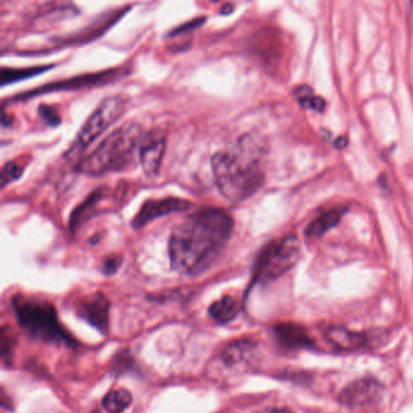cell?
I'll use <instances>...</instances> for the list:
<instances>
[{"label": "cell", "instance_id": "cell-1", "mask_svg": "<svg viewBox=\"0 0 413 413\" xmlns=\"http://www.w3.org/2000/svg\"><path fill=\"white\" fill-rule=\"evenodd\" d=\"M233 227L228 212L218 207H204L184 217L170 235L172 269L187 277L206 272L228 244Z\"/></svg>", "mask_w": 413, "mask_h": 413}, {"label": "cell", "instance_id": "cell-2", "mask_svg": "<svg viewBox=\"0 0 413 413\" xmlns=\"http://www.w3.org/2000/svg\"><path fill=\"white\" fill-rule=\"evenodd\" d=\"M268 143L259 133H244L212 155L213 179L222 195L241 202L262 187Z\"/></svg>", "mask_w": 413, "mask_h": 413}, {"label": "cell", "instance_id": "cell-3", "mask_svg": "<svg viewBox=\"0 0 413 413\" xmlns=\"http://www.w3.org/2000/svg\"><path fill=\"white\" fill-rule=\"evenodd\" d=\"M142 137L138 124L127 122L109 133L94 152L76 163V170L88 176H104L129 169L138 154Z\"/></svg>", "mask_w": 413, "mask_h": 413}, {"label": "cell", "instance_id": "cell-4", "mask_svg": "<svg viewBox=\"0 0 413 413\" xmlns=\"http://www.w3.org/2000/svg\"><path fill=\"white\" fill-rule=\"evenodd\" d=\"M21 329L38 342L75 348L78 342L63 326L51 302L39 297L16 295L11 300Z\"/></svg>", "mask_w": 413, "mask_h": 413}, {"label": "cell", "instance_id": "cell-5", "mask_svg": "<svg viewBox=\"0 0 413 413\" xmlns=\"http://www.w3.org/2000/svg\"><path fill=\"white\" fill-rule=\"evenodd\" d=\"M127 108V101L119 96L106 99L99 104V107L90 114L88 120L76 133L74 141L65 153V158L70 161L83 159L85 150L88 149L99 136L122 117Z\"/></svg>", "mask_w": 413, "mask_h": 413}, {"label": "cell", "instance_id": "cell-6", "mask_svg": "<svg viewBox=\"0 0 413 413\" xmlns=\"http://www.w3.org/2000/svg\"><path fill=\"white\" fill-rule=\"evenodd\" d=\"M300 256V241L289 235L280 241L268 245L254 266V282H272L295 267Z\"/></svg>", "mask_w": 413, "mask_h": 413}, {"label": "cell", "instance_id": "cell-7", "mask_svg": "<svg viewBox=\"0 0 413 413\" xmlns=\"http://www.w3.org/2000/svg\"><path fill=\"white\" fill-rule=\"evenodd\" d=\"M384 388L380 380L362 377L354 380L338 395L339 404L349 409H364L378 404L383 398Z\"/></svg>", "mask_w": 413, "mask_h": 413}, {"label": "cell", "instance_id": "cell-8", "mask_svg": "<svg viewBox=\"0 0 413 413\" xmlns=\"http://www.w3.org/2000/svg\"><path fill=\"white\" fill-rule=\"evenodd\" d=\"M74 308L79 318L85 320L101 334H108L111 303L102 292H96L80 298L76 300Z\"/></svg>", "mask_w": 413, "mask_h": 413}, {"label": "cell", "instance_id": "cell-9", "mask_svg": "<svg viewBox=\"0 0 413 413\" xmlns=\"http://www.w3.org/2000/svg\"><path fill=\"white\" fill-rule=\"evenodd\" d=\"M119 70H109V71L99 72L92 74L79 75L72 79L61 80L51 84L44 85L33 91L17 95L15 99H33L37 95L54 92V91H68V90L83 89L88 86L102 85L111 83L112 80L117 79Z\"/></svg>", "mask_w": 413, "mask_h": 413}, {"label": "cell", "instance_id": "cell-10", "mask_svg": "<svg viewBox=\"0 0 413 413\" xmlns=\"http://www.w3.org/2000/svg\"><path fill=\"white\" fill-rule=\"evenodd\" d=\"M192 206L191 202L181 197H166L161 199H152L143 202L136 216L132 220V227L140 229L160 217L166 216L175 212L187 211Z\"/></svg>", "mask_w": 413, "mask_h": 413}, {"label": "cell", "instance_id": "cell-11", "mask_svg": "<svg viewBox=\"0 0 413 413\" xmlns=\"http://www.w3.org/2000/svg\"><path fill=\"white\" fill-rule=\"evenodd\" d=\"M166 149V137L158 129L150 130L142 137L138 159L147 177H155L159 174L161 161Z\"/></svg>", "mask_w": 413, "mask_h": 413}, {"label": "cell", "instance_id": "cell-12", "mask_svg": "<svg viewBox=\"0 0 413 413\" xmlns=\"http://www.w3.org/2000/svg\"><path fill=\"white\" fill-rule=\"evenodd\" d=\"M274 336L277 342L289 350L314 348V339L305 327L293 323H282L274 326Z\"/></svg>", "mask_w": 413, "mask_h": 413}, {"label": "cell", "instance_id": "cell-13", "mask_svg": "<svg viewBox=\"0 0 413 413\" xmlns=\"http://www.w3.org/2000/svg\"><path fill=\"white\" fill-rule=\"evenodd\" d=\"M325 337L341 352H355L370 344L369 334L352 331L342 326H331L326 330Z\"/></svg>", "mask_w": 413, "mask_h": 413}, {"label": "cell", "instance_id": "cell-14", "mask_svg": "<svg viewBox=\"0 0 413 413\" xmlns=\"http://www.w3.org/2000/svg\"><path fill=\"white\" fill-rule=\"evenodd\" d=\"M256 349H257V342H254L252 339H239L229 343L222 350V365L229 369L240 366L244 362H249L250 357L254 355Z\"/></svg>", "mask_w": 413, "mask_h": 413}, {"label": "cell", "instance_id": "cell-15", "mask_svg": "<svg viewBox=\"0 0 413 413\" xmlns=\"http://www.w3.org/2000/svg\"><path fill=\"white\" fill-rule=\"evenodd\" d=\"M240 311V305L234 297L225 295V296L215 300L209 307V316L217 324L225 325L233 321L238 316Z\"/></svg>", "mask_w": 413, "mask_h": 413}, {"label": "cell", "instance_id": "cell-16", "mask_svg": "<svg viewBox=\"0 0 413 413\" xmlns=\"http://www.w3.org/2000/svg\"><path fill=\"white\" fill-rule=\"evenodd\" d=\"M102 197H104V189L99 188L94 193H91L89 197H86L79 206L75 207L70 217V229L72 233L79 229L85 222L89 221L91 216H94L95 207L99 205V202L102 200Z\"/></svg>", "mask_w": 413, "mask_h": 413}, {"label": "cell", "instance_id": "cell-17", "mask_svg": "<svg viewBox=\"0 0 413 413\" xmlns=\"http://www.w3.org/2000/svg\"><path fill=\"white\" fill-rule=\"evenodd\" d=\"M344 212H346L344 207H334V209L321 213L318 218H315L314 221L308 225V228L305 229V235L308 238H319L327 230L338 225V222L342 220Z\"/></svg>", "mask_w": 413, "mask_h": 413}, {"label": "cell", "instance_id": "cell-18", "mask_svg": "<svg viewBox=\"0 0 413 413\" xmlns=\"http://www.w3.org/2000/svg\"><path fill=\"white\" fill-rule=\"evenodd\" d=\"M131 403V393L124 388H118L104 395L102 407L108 413H124Z\"/></svg>", "mask_w": 413, "mask_h": 413}, {"label": "cell", "instance_id": "cell-19", "mask_svg": "<svg viewBox=\"0 0 413 413\" xmlns=\"http://www.w3.org/2000/svg\"><path fill=\"white\" fill-rule=\"evenodd\" d=\"M50 70V67H32V68H21V70H15V68H6L4 67L1 70V86L4 88L5 85L13 84L19 80L32 78L34 75L40 74L44 72Z\"/></svg>", "mask_w": 413, "mask_h": 413}, {"label": "cell", "instance_id": "cell-20", "mask_svg": "<svg viewBox=\"0 0 413 413\" xmlns=\"http://www.w3.org/2000/svg\"><path fill=\"white\" fill-rule=\"evenodd\" d=\"M295 94H296L297 99L305 108L311 109L315 112H323L326 106V102L324 99L319 97V96H315L311 90L308 86H300L295 90Z\"/></svg>", "mask_w": 413, "mask_h": 413}, {"label": "cell", "instance_id": "cell-21", "mask_svg": "<svg viewBox=\"0 0 413 413\" xmlns=\"http://www.w3.org/2000/svg\"><path fill=\"white\" fill-rule=\"evenodd\" d=\"M24 169L15 161H10L3 166L1 170V187L4 188L8 184H13L16 179H19L22 176Z\"/></svg>", "mask_w": 413, "mask_h": 413}, {"label": "cell", "instance_id": "cell-22", "mask_svg": "<svg viewBox=\"0 0 413 413\" xmlns=\"http://www.w3.org/2000/svg\"><path fill=\"white\" fill-rule=\"evenodd\" d=\"M15 344L16 342H15L14 336L6 326H3V329H1V357H3V362L5 364H8L10 362V357H13Z\"/></svg>", "mask_w": 413, "mask_h": 413}, {"label": "cell", "instance_id": "cell-23", "mask_svg": "<svg viewBox=\"0 0 413 413\" xmlns=\"http://www.w3.org/2000/svg\"><path fill=\"white\" fill-rule=\"evenodd\" d=\"M38 113L49 127H57L61 122V118L58 115V113L56 109L52 108L51 106L42 104L38 109Z\"/></svg>", "mask_w": 413, "mask_h": 413}, {"label": "cell", "instance_id": "cell-24", "mask_svg": "<svg viewBox=\"0 0 413 413\" xmlns=\"http://www.w3.org/2000/svg\"><path fill=\"white\" fill-rule=\"evenodd\" d=\"M120 264H122V259H119V257H109V259H106L104 262V266H102V272L106 275H113V274H115L117 273L118 269L120 267Z\"/></svg>", "mask_w": 413, "mask_h": 413}, {"label": "cell", "instance_id": "cell-25", "mask_svg": "<svg viewBox=\"0 0 413 413\" xmlns=\"http://www.w3.org/2000/svg\"><path fill=\"white\" fill-rule=\"evenodd\" d=\"M202 22H205V19H197L192 21V22H188V24H184L182 27L174 31L171 35H179V34L188 33V32H192L194 29L199 27Z\"/></svg>", "mask_w": 413, "mask_h": 413}, {"label": "cell", "instance_id": "cell-26", "mask_svg": "<svg viewBox=\"0 0 413 413\" xmlns=\"http://www.w3.org/2000/svg\"><path fill=\"white\" fill-rule=\"evenodd\" d=\"M257 413H293V411L286 407H269Z\"/></svg>", "mask_w": 413, "mask_h": 413}, {"label": "cell", "instance_id": "cell-27", "mask_svg": "<svg viewBox=\"0 0 413 413\" xmlns=\"http://www.w3.org/2000/svg\"><path fill=\"white\" fill-rule=\"evenodd\" d=\"M347 138L344 136L338 137L337 140L334 141V146L339 148V149H343V148H346L347 147Z\"/></svg>", "mask_w": 413, "mask_h": 413}]
</instances>
